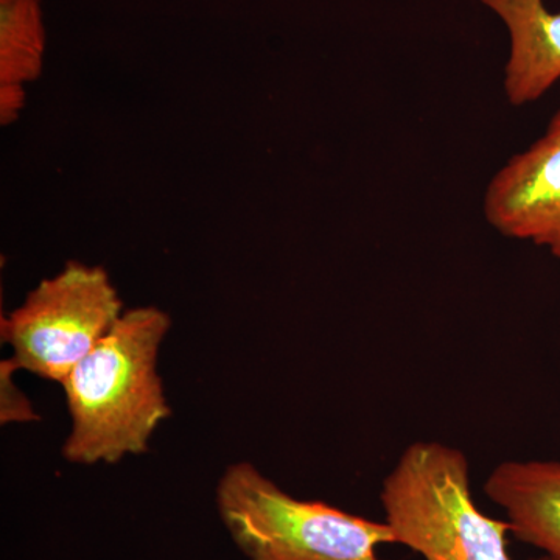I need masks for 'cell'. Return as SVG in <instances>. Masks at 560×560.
Returning a JSON list of instances; mask_svg holds the SVG:
<instances>
[{
	"mask_svg": "<svg viewBox=\"0 0 560 560\" xmlns=\"http://www.w3.org/2000/svg\"><path fill=\"white\" fill-rule=\"evenodd\" d=\"M385 523L423 560H512L510 523L482 514L459 448L436 441L408 445L382 485Z\"/></svg>",
	"mask_w": 560,
	"mask_h": 560,
	"instance_id": "cell-2",
	"label": "cell"
},
{
	"mask_svg": "<svg viewBox=\"0 0 560 560\" xmlns=\"http://www.w3.org/2000/svg\"><path fill=\"white\" fill-rule=\"evenodd\" d=\"M124 315L116 287L102 267L68 261L40 280L21 307L3 316L0 335L11 363L60 385Z\"/></svg>",
	"mask_w": 560,
	"mask_h": 560,
	"instance_id": "cell-4",
	"label": "cell"
},
{
	"mask_svg": "<svg viewBox=\"0 0 560 560\" xmlns=\"http://www.w3.org/2000/svg\"><path fill=\"white\" fill-rule=\"evenodd\" d=\"M217 504L249 560H385L378 545L394 544L385 522L294 499L249 463L228 467Z\"/></svg>",
	"mask_w": 560,
	"mask_h": 560,
	"instance_id": "cell-3",
	"label": "cell"
},
{
	"mask_svg": "<svg viewBox=\"0 0 560 560\" xmlns=\"http://www.w3.org/2000/svg\"><path fill=\"white\" fill-rule=\"evenodd\" d=\"M485 490L506 512L517 539L560 560L559 460H504L490 471Z\"/></svg>",
	"mask_w": 560,
	"mask_h": 560,
	"instance_id": "cell-7",
	"label": "cell"
},
{
	"mask_svg": "<svg viewBox=\"0 0 560 560\" xmlns=\"http://www.w3.org/2000/svg\"><path fill=\"white\" fill-rule=\"evenodd\" d=\"M172 319L158 307L124 312L109 334L62 383L70 430L62 447L69 463L92 466L140 455L172 415L158 374L161 342Z\"/></svg>",
	"mask_w": 560,
	"mask_h": 560,
	"instance_id": "cell-1",
	"label": "cell"
},
{
	"mask_svg": "<svg viewBox=\"0 0 560 560\" xmlns=\"http://www.w3.org/2000/svg\"><path fill=\"white\" fill-rule=\"evenodd\" d=\"M534 560H550V559H547V558H545V556H544V558H540V559H534Z\"/></svg>",
	"mask_w": 560,
	"mask_h": 560,
	"instance_id": "cell-10",
	"label": "cell"
},
{
	"mask_svg": "<svg viewBox=\"0 0 560 560\" xmlns=\"http://www.w3.org/2000/svg\"><path fill=\"white\" fill-rule=\"evenodd\" d=\"M47 33L43 0H0V124L20 119L27 86L39 79Z\"/></svg>",
	"mask_w": 560,
	"mask_h": 560,
	"instance_id": "cell-8",
	"label": "cell"
},
{
	"mask_svg": "<svg viewBox=\"0 0 560 560\" xmlns=\"http://www.w3.org/2000/svg\"><path fill=\"white\" fill-rule=\"evenodd\" d=\"M506 25L510 60L503 90L512 106L540 101L560 80V13L544 0H480Z\"/></svg>",
	"mask_w": 560,
	"mask_h": 560,
	"instance_id": "cell-6",
	"label": "cell"
},
{
	"mask_svg": "<svg viewBox=\"0 0 560 560\" xmlns=\"http://www.w3.org/2000/svg\"><path fill=\"white\" fill-rule=\"evenodd\" d=\"M493 230L560 259V109L533 145L490 179L482 202Z\"/></svg>",
	"mask_w": 560,
	"mask_h": 560,
	"instance_id": "cell-5",
	"label": "cell"
},
{
	"mask_svg": "<svg viewBox=\"0 0 560 560\" xmlns=\"http://www.w3.org/2000/svg\"><path fill=\"white\" fill-rule=\"evenodd\" d=\"M14 370L16 366L11 363V360L2 361V422L36 420L38 418L33 412L32 405L20 390L14 389V385L11 383V372Z\"/></svg>",
	"mask_w": 560,
	"mask_h": 560,
	"instance_id": "cell-9",
	"label": "cell"
}]
</instances>
